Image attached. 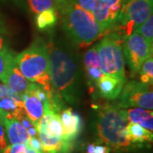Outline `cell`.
Masks as SVG:
<instances>
[{"mask_svg": "<svg viewBox=\"0 0 153 153\" xmlns=\"http://www.w3.org/2000/svg\"><path fill=\"white\" fill-rule=\"evenodd\" d=\"M52 88L64 100L76 105L82 94L80 61L64 39L52 38L46 43Z\"/></svg>", "mask_w": 153, "mask_h": 153, "instance_id": "1", "label": "cell"}, {"mask_svg": "<svg viewBox=\"0 0 153 153\" xmlns=\"http://www.w3.org/2000/svg\"><path fill=\"white\" fill-rule=\"evenodd\" d=\"M58 12L61 16L62 27L66 37L76 46H89L109 33L96 22L92 13L69 2L60 7Z\"/></svg>", "mask_w": 153, "mask_h": 153, "instance_id": "2", "label": "cell"}, {"mask_svg": "<svg viewBox=\"0 0 153 153\" xmlns=\"http://www.w3.org/2000/svg\"><path fill=\"white\" fill-rule=\"evenodd\" d=\"M18 69L29 82L38 83L46 91L52 89L46 42L37 38L27 49L16 55Z\"/></svg>", "mask_w": 153, "mask_h": 153, "instance_id": "3", "label": "cell"}, {"mask_svg": "<svg viewBox=\"0 0 153 153\" xmlns=\"http://www.w3.org/2000/svg\"><path fill=\"white\" fill-rule=\"evenodd\" d=\"M125 110L105 104L99 110L96 129L99 139L114 151L128 150L133 146L126 136L128 124Z\"/></svg>", "mask_w": 153, "mask_h": 153, "instance_id": "4", "label": "cell"}, {"mask_svg": "<svg viewBox=\"0 0 153 153\" xmlns=\"http://www.w3.org/2000/svg\"><path fill=\"white\" fill-rule=\"evenodd\" d=\"M124 38L121 33L112 32L95 45L103 74L126 82L125 60L123 50Z\"/></svg>", "mask_w": 153, "mask_h": 153, "instance_id": "5", "label": "cell"}, {"mask_svg": "<svg viewBox=\"0 0 153 153\" xmlns=\"http://www.w3.org/2000/svg\"><path fill=\"white\" fill-rule=\"evenodd\" d=\"M152 5L150 0H123L116 28L124 32L126 37L130 35L152 15Z\"/></svg>", "mask_w": 153, "mask_h": 153, "instance_id": "6", "label": "cell"}, {"mask_svg": "<svg viewBox=\"0 0 153 153\" xmlns=\"http://www.w3.org/2000/svg\"><path fill=\"white\" fill-rule=\"evenodd\" d=\"M150 86L152 84L142 82H128L123 86L114 105L118 108L140 107L152 111L153 92Z\"/></svg>", "mask_w": 153, "mask_h": 153, "instance_id": "7", "label": "cell"}, {"mask_svg": "<svg viewBox=\"0 0 153 153\" xmlns=\"http://www.w3.org/2000/svg\"><path fill=\"white\" fill-rule=\"evenodd\" d=\"M124 60L133 74H138L142 63L152 56L153 45L139 33H132L123 44Z\"/></svg>", "mask_w": 153, "mask_h": 153, "instance_id": "8", "label": "cell"}, {"mask_svg": "<svg viewBox=\"0 0 153 153\" xmlns=\"http://www.w3.org/2000/svg\"><path fill=\"white\" fill-rule=\"evenodd\" d=\"M123 0H96L93 16L96 22L107 32L116 29L117 20Z\"/></svg>", "mask_w": 153, "mask_h": 153, "instance_id": "9", "label": "cell"}, {"mask_svg": "<svg viewBox=\"0 0 153 153\" xmlns=\"http://www.w3.org/2000/svg\"><path fill=\"white\" fill-rule=\"evenodd\" d=\"M60 117L63 130L61 138L72 142L82 132V121L80 115L74 112L71 108H66L60 111Z\"/></svg>", "mask_w": 153, "mask_h": 153, "instance_id": "10", "label": "cell"}, {"mask_svg": "<svg viewBox=\"0 0 153 153\" xmlns=\"http://www.w3.org/2000/svg\"><path fill=\"white\" fill-rule=\"evenodd\" d=\"M6 138L10 145L14 144H25L28 146L30 134L27 128L16 118H4L3 121Z\"/></svg>", "mask_w": 153, "mask_h": 153, "instance_id": "11", "label": "cell"}, {"mask_svg": "<svg viewBox=\"0 0 153 153\" xmlns=\"http://www.w3.org/2000/svg\"><path fill=\"white\" fill-rule=\"evenodd\" d=\"M83 68L89 82L95 83L103 76V72L100 67V61L98 55L96 45L94 44L86 51L83 56Z\"/></svg>", "mask_w": 153, "mask_h": 153, "instance_id": "12", "label": "cell"}, {"mask_svg": "<svg viewBox=\"0 0 153 153\" xmlns=\"http://www.w3.org/2000/svg\"><path fill=\"white\" fill-rule=\"evenodd\" d=\"M124 84V82L107 75H103L96 82L100 96L109 100H113L118 97Z\"/></svg>", "mask_w": 153, "mask_h": 153, "instance_id": "13", "label": "cell"}, {"mask_svg": "<svg viewBox=\"0 0 153 153\" xmlns=\"http://www.w3.org/2000/svg\"><path fill=\"white\" fill-rule=\"evenodd\" d=\"M22 100L23 101L26 114L37 127L38 122L44 114L43 101L36 94L28 91L22 94Z\"/></svg>", "mask_w": 153, "mask_h": 153, "instance_id": "14", "label": "cell"}, {"mask_svg": "<svg viewBox=\"0 0 153 153\" xmlns=\"http://www.w3.org/2000/svg\"><path fill=\"white\" fill-rule=\"evenodd\" d=\"M38 138L43 145V153H70L72 149V142L62 138L51 137L43 132H38Z\"/></svg>", "mask_w": 153, "mask_h": 153, "instance_id": "15", "label": "cell"}, {"mask_svg": "<svg viewBox=\"0 0 153 153\" xmlns=\"http://www.w3.org/2000/svg\"><path fill=\"white\" fill-rule=\"evenodd\" d=\"M3 83L9 88L11 91L21 95L26 93L29 86L31 85V82L24 77L22 72L18 69L16 63L11 67Z\"/></svg>", "mask_w": 153, "mask_h": 153, "instance_id": "16", "label": "cell"}, {"mask_svg": "<svg viewBox=\"0 0 153 153\" xmlns=\"http://www.w3.org/2000/svg\"><path fill=\"white\" fill-rule=\"evenodd\" d=\"M127 120L128 123H138L146 129L152 132L153 113L151 110H146L140 107L125 110Z\"/></svg>", "mask_w": 153, "mask_h": 153, "instance_id": "17", "label": "cell"}, {"mask_svg": "<svg viewBox=\"0 0 153 153\" xmlns=\"http://www.w3.org/2000/svg\"><path fill=\"white\" fill-rule=\"evenodd\" d=\"M126 136L128 140L133 145L152 142L153 139L152 132L134 123H128L126 127Z\"/></svg>", "mask_w": 153, "mask_h": 153, "instance_id": "18", "label": "cell"}, {"mask_svg": "<svg viewBox=\"0 0 153 153\" xmlns=\"http://www.w3.org/2000/svg\"><path fill=\"white\" fill-rule=\"evenodd\" d=\"M58 20V11L55 10H44L37 14L35 18L36 26L40 30H48L54 27Z\"/></svg>", "mask_w": 153, "mask_h": 153, "instance_id": "19", "label": "cell"}, {"mask_svg": "<svg viewBox=\"0 0 153 153\" xmlns=\"http://www.w3.org/2000/svg\"><path fill=\"white\" fill-rule=\"evenodd\" d=\"M16 64V55L8 48L0 51V81L3 82L9 71Z\"/></svg>", "mask_w": 153, "mask_h": 153, "instance_id": "20", "label": "cell"}, {"mask_svg": "<svg viewBox=\"0 0 153 153\" xmlns=\"http://www.w3.org/2000/svg\"><path fill=\"white\" fill-rule=\"evenodd\" d=\"M31 10L35 14H39L44 10H55L58 11L56 0H28Z\"/></svg>", "mask_w": 153, "mask_h": 153, "instance_id": "21", "label": "cell"}, {"mask_svg": "<svg viewBox=\"0 0 153 153\" xmlns=\"http://www.w3.org/2000/svg\"><path fill=\"white\" fill-rule=\"evenodd\" d=\"M139 74L140 75L141 82L152 84L153 81V59L152 56L147 58L141 65Z\"/></svg>", "mask_w": 153, "mask_h": 153, "instance_id": "22", "label": "cell"}, {"mask_svg": "<svg viewBox=\"0 0 153 153\" xmlns=\"http://www.w3.org/2000/svg\"><path fill=\"white\" fill-rule=\"evenodd\" d=\"M134 33H139L150 43L153 44V16L152 15L146 22L134 29Z\"/></svg>", "mask_w": 153, "mask_h": 153, "instance_id": "23", "label": "cell"}, {"mask_svg": "<svg viewBox=\"0 0 153 153\" xmlns=\"http://www.w3.org/2000/svg\"><path fill=\"white\" fill-rule=\"evenodd\" d=\"M62 125L60 121V114H55L52 119L49 121L47 126L46 134L51 137L61 138L62 136Z\"/></svg>", "mask_w": 153, "mask_h": 153, "instance_id": "24", "label": "cell"}, {"mask_svg": "<svg viewBox=\"0 0 153 153\" xmlns=\"http://www.w3.org/2000/svg\"><path fill=\"white\" fill-rule=\"evenodd\" d=\"M66 2L73 4L75 5L80 7L82 10L88 11L90 13H93L95 4H96V0H67Z\"/></svg>", "mask_w": 153, "mask_h": 153, "instance_id": "25", "label": "cell"}, {"mask_svg": "<svg viewBox=\"0 0 153 153\" xmlns=\"http://www.w3.org/2000/svg\"><path fill=\"white\" fill-rule=\"evenodd\" d=\"M27 145L25 144H14L9 145L3 151L2 153H21L27 149Z\"/></svg>", "mask_w": 153, "mask_h": 153, "instance_id": "26", "label": "cell"}, {"mask_svg": "<svg viewBox=\"0 0 153 153\" xmlns=\"http://www.w3.org/2000/svg\"><path fill=\"white\" fill-rule=\"evenodd\" d=\"M9 146V143L6 138L5 130L3 123L0 122V153L3 152V151Z\"/></svg>", "mask_w": 153, "mask_h": 153, "instance_id": "27", "label": "cell"}, {"mask_svg": "<svg viewBox=\"0 0 153 153\" xmlns=\"http://www.w3.org/2000/svg\"><path fill=\"white\" fill-rule=\"evenodd\" d=\"M28 146H30L36 151L43 152V145H42V142L38 137H31L29 140Z\"/></svg>", "mask_w": 153, "mask_h": 153, "instance_id": "28", "label": "cell"}, {"mask_svg": "<svg viewBox=\"0 0 153 153\" xmlns=\"http://www.w3.org/2000/svg\"><path fill=\"white\" fill-rule=\"evenodd\" d=\"M8 33H9V29H8L7 23H6L4 16L0 13V34H3L5 36Z\"/></svg>", "mask_w": 153, "mask_h": 153, "instance_id": "29", "label": "cell"}, {"mask_svg": "<svg viewBox=\"0 0 153 153\" xmlns=\"http://www.w3.org/2000/svg\"><path fill=\"white\" fill-rule=\"evenodd\" d=\"M111 148L107 146H96L94 145V153H110Z\"/></svg>", "mask_w": 153, "mask_h": 153, "instance_id": "30", "label": "cell"}, {"mask_svg": "<svg viewBox=\"0 0 153 153\" xmlns=\"http://www.w3.org/2000/svg\"><path fill=\"white\" fill-rule=\"evenodd\" d=\"M8 48V44H7V41H6L4 35L0 34V51L3 49Z\"/></svg>", "mask_w": 153, "mask_h": 153, "instance_id": "31", "label": "cell"}, {"mask_svg": "<svg viewBox=\"0 0 153 153\" xmlns=\"http://www.w3.org/2000/svg\"><path fill=\"white\" fill-rule=\"evenodd\" d=\"M26 153H43L41 152H38V151H36L33 148H31L30 146H27V149H26Z\"/></svg>", "mask_w": 153, "mask_h": 153, "instance_id": "32", "label": "cell"}, {"mask_svg": "<svg viewBox=\"0 0 153 153\" xmlns=\"http://www.w3.org/2000/svg\"><path fill=\"white\" fill-rule=\"evenodd\" d=\"M94 144H90L87 146V153H94Z\"/></svg>", "mask_w": 153, "mask_h": 153, "instance_id": "33", "label": "cell"}, {"mask_svg": "<svg viewBox=\"0 0 153 153\" xmlns=\"http://www.w3.org/2000/svg\"><path fill=\"white\" fill-rule=\"evenodd\" d=\"M66 1H67V0H56V2H57V4H58V10H59V9H60V7H62V6L66 4Z\"/></svg>", "mask_w": 153, "mask_h": 153, "instance_id": "34", "label": "cell"}, {"mask_svg": "<svg viewBox=\"0 0 153 153\" xmlns=\"http://www.w3.org/2000/svg\"><path fill=\"white\" fill-rule=\"evenodd\" d=\"M4 119V116L3 114V112L1 111V110H0V122L1 123H3V121Z\"/></svg>", "mask_w": 153, "mask_h": 153, "instance_id": "35", "label": "cell"}, {"mask_svg": "<svg viewBox=\"0 0 153 153\" xmlns=\"http://www.w3.org/2000/svg\"><path fill=\"white\" fill-rule=\"evenodd\" d=\"M21 153H26V151H24V152H21Z\"/></svg>", "mask_w": 153, "mask_h": 153, "instance_id": "36", "label": "cell"}, {"mask_svg": "<svg viewBox=\"0 0 153 153\" xmlns=\"http://www.w3.org/2000/svg\"><path fill=\"white\" fill-rule=\"evenodd\" d=\"M150 1H153V0H150Z\"/></svg>", "mask_w": 153, "mask_h": 153, "instance_id": "37", "label": "cell"}]
</instances>
